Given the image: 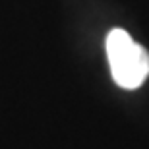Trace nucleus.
I'll use <instances>...</instances> for the list:
<instances>
[{"instance_id":"1","label":"nucleus","mask_w":149,"mask_h":149,"mask_svg":"<svg viewBox=\"0 0 149 149\" xmlns=\"http://www.w3.org/2000/svg\"><path fill=\"white\" fill-rule=\"evenodd\" d=\"M107 58L114 81L124 89H138L149 76V54L124 29L107 35Z\"/></svg>"}]
</instances>
